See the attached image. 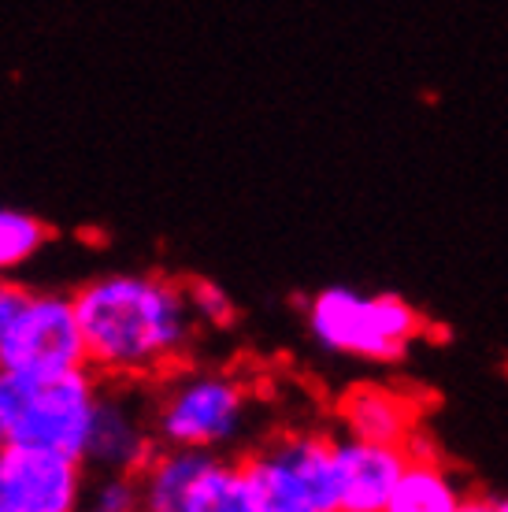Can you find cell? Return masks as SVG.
<instances>
[{
	"label": "cell",
	"instance_id": "obj_1",
	"mask_svg": "<svg viewBox=\"0 0 508 512\" xmlns=\"http://www.w3.org/2000/svg\"><path fill=\"white\" fill-rule=\"evenodd\" d=\"M71 301L86 368L101 383L149 390L190 364L201 342L186 286L164 271H101L82 282Z\"/></svg>",
	"mask_w": 508,
	"mask_h": 512
},
{
	"label": "cell",
	"instance_id": "obj_2",
	"mask_svg": "<svg viewBox=\"0 0 508 512\" xmlns=\"http://www.w3.org/2000/svg\"><path fill=\"white\" fill-rule=\"evenodd\" d=\"M256 401V386L242 372L190 360L149 386L156 442L193 453H234L253 431Z\"/></svg>",
	"mask_w": 508,
	"mask_h": 512
},
{
	"label": "cell",
	"instance_id": "obj_3",
	"mask_svg": "<svg viewBox=\"0 0 508 512\" xmlns=\"http://www.w3.org/2000/svg\"><path fill=\"white\" fill-rule=\"evenodd\" d=\"M101 379L89 368L67 372H0V420L15 446L52 449L82 461Z\"/></svg>",
	"mask_w": 508,
	"mask_h": 512
},
{
	"label": "cell",
	"instance_id": "obj_4",
	"mask_svg": "<svg viewBox=\"0 0 508 512\" xmlns=\"http://www.w3.org/2000/svg\"><path fill=\"white\" fill-rule=\"evenodd\" d=\"M264 512H338V431L275 427L242 449Z\"/></svg>",
	"mask_w": 508,
	"mask_h": 512
},
{
	"label": "cell",
	"instance_id": "obj_5",
	"mask_svg": "<svg viewBox=\"0 0 508 512\" xmlns=\"http://www.w3.org/2000/svg\"><path fill=\"white\" fill-rule=\"evenodd\" d=\"M305 327L327 353L368 364H397L423 338V316L397 294H364L353 286H327L305 297Z\"/></svg>",
	"mask_w": 508,
	"mask_h": 512
},
{
	"label": "cell",
	"instance_id": "obj_6",
	"mask_svg": "<svg viewBox=\"0 0 508 512\" xmlns=\"http://www.w3.org/2000/svg\"><path fill=\"white\" fill-rule=\"evenodd\" d=\"M86 368L75 301L64 290L23 286L0 323V372H67Z\"/></svg>",
	"mask_w": 508,
	"mask_h": 512
},
{
	"label": "cell",
	"instance_id": "obj_7",
	"mask_svg": "<svg viewBox=\"0 0 508 512\" xmlns=\"http://www.w3.org/2000/svg\"><path fill=\"white\" fill-rule=\"evenodd\" d=\"M160 442L149 416V390L141 386H101L82 464L89 475H138Z\"/></svg>",
	"mask_w": 508,
	"mask_h": 512
},
{
	"label": "cell",
	"instance_id": "obj_8",
	"mask_svg": "<svg viewBox=\"0 0 508 512\" xmlns=\"http://www.w3.org/2000/svg\"><path fill=\"white\" fill-rule=\"evenodd\" d=\"M89 472L78 457L34 446L0 449V505L8 512H78Z\"/></svg>",
	"mask_w": 508,
	"mask_h": 512
},
{
	"label": "cell",
	"instance_id": "obj_9",
	"mask_svg": "<svg viewBox=\"0 0 508 512\" xmlns=\"http://www.w3.org/2000/svg\"><path fill=\"white\" fill-rule=\"evenodd\" d=\"M420 431V401L390 383H356L338 401V435L405 446Z\"/></svg>",
	"mask_w": 508,
	"mask_h": 512
},
{
	"label": "cell",
	"instance_id": "obj_10",
	"mask_svg": "<svg viewBox=\"0 0 508 512\" xmlns=\"http://www.w3.org/2000/svg\"><path fill=\"white\" fill-rule=\"evenodd\" d=\"M405 464V446L338 435V512H382Z\"/></svg>",
	"mask_w": 508,
	"mask_h": 512
},
{
	"label": "cell",
	"instance_id": "obj_11",
	"mask_svg": "<svg viewBox=\"0 0 508 512\" xmlns=\"http://www.w3.org/2000/svg\"><path fill=\"white\" fill-rule=\"evenodd\" d=\"M464 487L427 442L423 427L408 442V464L394 483L382 512H457L464 505Z\"/></svg>",
	"mask_w": 508,
	"mask_h": 512
},
{
	"label": "cell",
	"instance_id": "obj_12",
	"mask_svg": "<svg viewBox=\"0 0 508 512\" xmlns=\"http://www.w3.org/2000/svg\"><path fill=\"white\" fill-rule=\"evenodd\" d=\"M178 512H264V505L245 475L242 457L212 453L204 457L201 472L190 483Z\"/></svg>",
	"mask_w": 508,
	"mask_h": 512
},
{
	"label": "cell",
	"instance_id": "obj_13",
	"mask_svg": "<svg viewBox=\"0 0 508 512\" xmlns=\"http://www.w3.org/2000/svg\"><path fill=\"white\" fill-rule=\"evenodd\" d=\"M204 457H212V453H193V449H171V446L156 449L153 457L145 461V468L134 475L141 509L178 512L190 483L197 479V472H201Z\"/></svg>",
	"mask_w": 508,
	"mask_h": 512
},
{
	"label": "cell",
	"instance_id": "obj_14",
	"mask_svg": "<svg viewBox=\"0 0 508 512\" xmlns=\"http://www.w3.org/2000/svg\"><path fill=\"white\" fill-rule=\"evenodd\" d=\"M49 242L52 231L45 219L23 212V208L0 205V279L23 271L30 260H38Z\"/></svg>",
	"mask_w": 508,
	"mask_h": 512
},
{
	"label": "cell",
	"instance_id": "obj_15",
	"mask_svg": "<svg viewBox=\"0 0 508 512\" xmlns=\"http://www.w3.org/2000/svg\"><path fill=\"white\" fill-rule=\"evenodd\" d=\"M182 286H186V305L193 312V323L201 331H230L238 323V305L219 282L182 279Z\"/></svg>",
	"mask_w": 508,
	"mask_h": 512
},
{
	"label": "cell",
	"instance_id": "obj_16",
	"mask_svg": "<svg viewBox=\"0 0 508 512\" xmlns=\"http://www.w3.org/2000/svg\"><path fill=\"white\" fill-rule=\"evenodd\" d=\"M457 512H508V494H468Z\"/></svg>",
	"mask_w": 508,
	"mask_h": 512
},
{
	"label": "cell",
	"instance_id": "obj_17",
	"mask_svg": "<svg viewBox=\"0 0 508 512\" xmlns=\"http://www.w3.org/2000/svg\"><path fill=\"white\" fill-rule=\"evenodd\" d=\"M8 446V431H4V420H0V449Z\"/></svg>",
	"mask_w": 508,
	"mask_h": 512
},
{
	"label": "cell",
	"instance_id": "obj_18",
	"mask_svg": "<svg viewBox=\"0 0 508 512\" xmlns=\"http://www.w3.org/2000/svg\"><path fill=\"white\" fill-rule=\"evenodd\" d=\"M78 512H108V509H97V505H89V501H86V505H82Z\"/></svg>",
	"mask_w": 508,
	"mask_h": 512
},
{
	"label": "cell",
	"instance_id": "obj_19",
	"mask_svg": "<svg viewBox=\"0 0 508 512\" xmlns=\"http://www.w3.org/2000/svg\"><path fill=\"white\" fill-rule=\"evenodd\" d=\"M0 512H8V509H4V505H0Z\"/></svg>",
	"mask_w": 508,
	"mask_h": 512
}]
</instances>
